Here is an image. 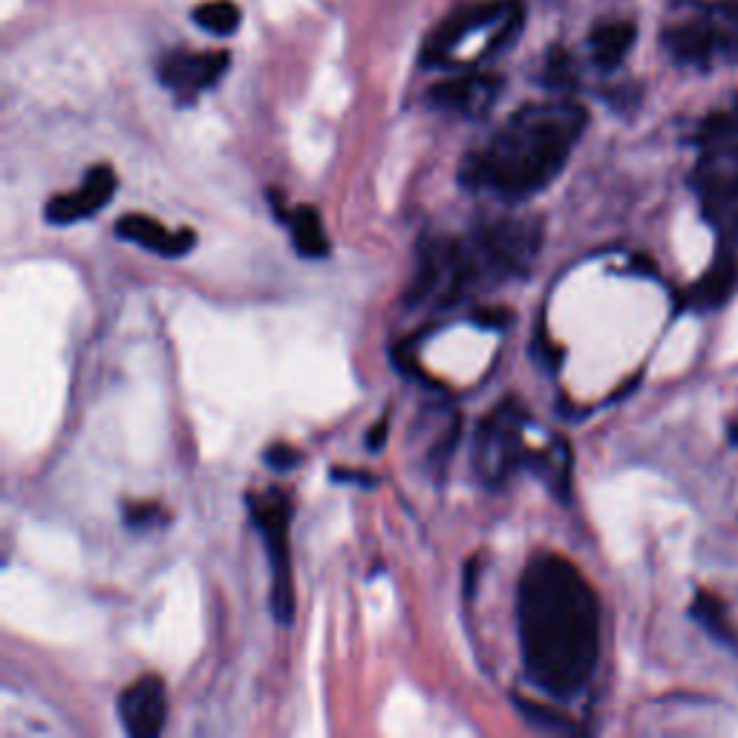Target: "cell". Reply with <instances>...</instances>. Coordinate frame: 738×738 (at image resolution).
<instances>
[{
    "instance_id": "obj_1",
    "label": "cell",
    "mask_w": 738,
    "mask_h": 738,
    "mask_svg": "<svg viewBox=\"0 0 738 738\" xmlns=\"http://www.w3.org/2000/svg\"><path fill=\"white\" fill-rule=\"evenodd\" d=\"M516 629L525 675L554 698H574L601 655V603L577 565L536 554L520 577Z\"/></svg>"
},
{
    "instance_id": "obj_2",
    "label": "cell",
    "mask_w": 738,
    "mask_h": 738,
    "mask_svg": "<svg viewBox=\"0 0 738 738\" xmlns=\"http://www.w3.org/2000/svg\"><path fill=\"white\" fill-rule=\"evenodd\" d=\"M586 124L588 113L574 102L525 104L462 162L459 180L502 203H525L563 174Z\"/></svg>"
},
{
    "instance_id": "obj_3",
    "label": "cell",
    "mask_w": 738,
    "mask_h": 738,
    "mask_svg": "<svg viewBox=\"0 0 738 738\" xmlns=\"http://www.w3.org/2000/svg\"><path fill=\"white\" fill-rule=\"evenodd\" d=\"M543 248V223L536 217H496L473 225L462 237L424 239L407 300L439 309L511 280H522Z\"/></svg>"
},
{
    "instance_id": "obj_4",
    "label": "cell",
    "mask_w": 738,
    "mask_h": 738,
    "mask_svg": "<svg viewBox=\"0 0 738 738\" xmlns=\"http://www.w3.org/2000/svg\"><path fill=\"white\" fill-rule=\"evenodd\" d=\"M522 21H525V7L520 0H479V3L459 7L453 16L444 18L430 32L424 50H421V64H457L464 47H471L476 38H485L491 52L496 55L514 44Z\"/></svg>"
},
{
    "instance_id": "obj_5",
    "label": "cell",
    "mask_w": 738,
    "mask_h": 738,
    "mask_svg": "<svg viewBox=\"0 0 738 738\" xmlns=\"http://www.w3.org/2000/svg\"><path fill=\"white\" fill-rule=\"evenodd\" d=\"M248 516L260 534L263 549L271 572V615L277 623L289 626L295 617V586H291V560H289V522L291 505L286 493L268 488L263 493L246 496Z\"/></svg>"
},
{
    "instance_id": "obj_6",
    "label": "cell",
    "mask_w": 738,
    "mask_h": 738,
    "mask_svg": "<svg viewBox=\"0 0 738 738\" xmlns=\"http://www.w3.org/2000/svg\"><path fill=\"white\" fill-rule=\"evenodd\" d=\"M529 428V413L516 401H502L476 430L473 439V471L488 488H502L508 479L529 468L531 453L522 433Z\"/></svg>"
},
{
    "instance_id": "obj_7",
    "label": "cell",
    "mask_w": 738,
    "mask_h": 738,
    "mask_svg": "<svg viewBox=\"0 0 738 738\" xmlns=\"http://www.w3.org/2000/svg\"><path fill=\"white\" fill-rule=\"evenodd\" d=\"M693 182L704 214L727 243L724 252L738 260V136L707 142Z\"/></svg>"
},
{
    "instance_id": "obj_8",
    "label": "cell",
    "mask_w": 738,
    "mask_h": 738,
    "mask_svg": "<svg viewBox=\"0 0 738 738\" xmlns=\"http://www.w3.org/2000/svg\"><path fill=\"white\" fill-rule=\"evenodd\" d=\"M232 64L228 52H171L160 64V81L180 99H194L217 84Z\"/></svg>"
},
{
    "instance_id": "obj_9",
    "label": "cell",
    "mask_w": 738,
    "mask_h": 738,
    "mask_svg": "<svg viewBox=\"0 0 738 738\" xmlns=\"http://www.w3.org/2000/svg\"><path fill=\"white\" fill-rule=\"evenodd\" d=\"M116 188L119 180L113 167L110 165L90 167L79 191L52 196L50 203L44 205V219L50 225H75L81 223V219L95 217V214L113 199Z\"/></svg>"
},
{
    "instance_id": "obj_10",
    "label": "cell",
    "mask_w": 738,
    "mask_h": 738,
    "mask_svg": "<svg viewBox=\"0 0 738 738\" xmlns=\"http://www.w3.org/2000/svg\"><path fill=\"white\" fill-rule=\"evenodd\" d=\"M119 718L133 738H156L165 730L167 695L156 675H142L119 695Z\"/></svg>"
},
{
    "instance_id": "obj_11",
    "label": "cell",
    "mask_w": 738,
    "mask_h": 738,
    "mask_svg": "<svg viewBox=\"0 0 738 738\" xmlns=\"http://www.w3.org/2000/svg\"><path fill=\"white\" fill-rule=\"evenodd\" d=\"M502 93V79L500 75L488 73H471V75H457L442 84H435L430 90V104L448 113H457L464 119H482L491 113Z\"/></svg>"
},
{
    "instance_id": "obj_12",
    "label": "cell",
    "mask_w": 738,
    "mask_h": 738,
    "mask_svg": "<svg viewBox=\"0 0 738 738\" xmlns=\"http://www.w3.org/2000/svg\"><path fill=\"white\" fill-rule=\"evenodd\" d=\"M116 237L162 257H185L196 246L194 228H167L145 214H124L116 223Z\"/></svg>"
},
{
    "instance_id": "obj_13",
    "label": "cell",
    "mask_w": 738,
    "mask_h": 738,
    "mask_svg": "<svg viewBox=\"0 0 738 738\" xmlns=\"http://www.w3.org/2000/svg\"><path fill=\"white\" fill-rule=\"evenodd\" d=\"M664 47L680 64L707 66L716 52H721V38L713 12L693 21H680L664 30Z\"/></svg>"
},
{
    "instance_id": "obj_14",
    "label": "cell",
    "mask_w": 738,
    "mask_h": 738,
    "mask_svg": "<svg viewBox=\"0 0 738 738\" xmlns=\"http://www.w3.org/2000/svg\"><path fill=\"white\" fill-rule=\"evenodd\" d=\"M635 23L632 21H608L592 32V59L601 70H615L629 55L635 44Z\"/></svg>"
},
{
    "instance_id": "obj_15",
    "label": "cell",
    "mask_w": 738,
    "mask_h": 738,
    "mask_svg": "<svg viewBox=\"0 0 738 738\" xmlns=\"http://www.w3.org/2000/svg\"><path fill=\"white\" fill-rule=\"evenodd\" d=\"M283 223L291 228V243H295V252L300 257H306V260L329 257V239H326L324 223H320V214L311 205L295 208L283 217Z\"/></svg>"
},
{
    "instance_id": "obj_16",
    "label": "cell",
    "mask_w": 738,
    "mask_h": 738,
    "mask_svg": "<svg viewBox=\"0 0 738 738\" xmlns=\"http://www.w3.org/2000/svg\"><path fill=\"white\" fill-rule=\"evenodd\" d=\"M529 471H534L536 476L543 479L551 491L565 496L568 479H572V453H568L565 442H554L549 450H534V453H531Z\"/></svg>"
},
{
    "instance_id": "obj_17",
    "label": "cell",
    "mask_w": 738,
    "mask_h": 738,
    "mask_svg": "<svg viewBox=\"0 0 738 738\" xmlns=\"http://www.w3.org/2000/svg\"><path fill=\"white\" fill-rule=\"evenodd\" d=\"M736 280H738V260L732 254L721 252L716 266L709 268L707 277L695 286L693 300L698 306H718L721 300H727V295L732 291Z\"/></svg>"
},
{
    "instance_id": "obj_18",
    "label": "cell",
    "mask_w": 738,
    "mask_h": 738,
    "mask_svg": "<svg viewBox=\"0 0 738 738\" xmlns=\"http://www.w3.org/2000/svg\"><path fill=\"white\" fill-rule=\"evenodd\" d=\"M243 21L234 0H208L194 9V23L211 35H234Z\"/></svg>"
},
{
    "instance_id": "obj_19",
    "label": "cell",
    "mask_w": 738,
    "mask_h": 738,
    "mask_svg": "<svg viewBox=\"0 0 738 738\" xmlns=\"http://www.w3.org/2000/svg\"><path fill=\"white\" fill-rule=\"evenodd\" d=\"M693 615H695V621L701 623L704 629L709 632V635L716 637V640H721V644H730V646L736 644V635H732L727 608H724V603L718 601V597H713L709 592L695 594Z\"/></svg>"
},
{
    "instance_id": "obj_20",
    "label": "cell",
    "mask_w": 738,
    "mask_h": 738,
    "mask_svg": "<svg viewBox=\"0 0 738 738\" xmlns=\"http://www.w3.org/2000/svg\"><path fill=\"white\" fill-rule=\"evenodd\" d=\"M516 707H520V713L525 716V721L534 724L536 730H545V732H577V727H574L568 718L557 716L554 709L543 707V704L536 701H522V698H516Z\"/></svg>"
},
{
    "instance_id": "obj_21",
    "label": "cell",
    "mask_w": 738,
    "mask_h": 738,
    "mask_svg": "<svg viewBox=\"0 0 738 738\" xmlns=\"http://www.w3.org/2000/svg\"><path fill=\"white\" fill-rule=\"evenodd\" d=\"M124 522H127V529H133V531L156 529V525L165 522V508L156 505V502H139V505H127L124 508Z\"/></svg>"
},
{
    "instance_id": "obj_22",
    "label": "cell",
    "mask_w": 738,
    "mask_h": 738,
    "mask_svg": "<svg viewBox=\"0 0 738 738\" xmlns=\"http://www.w3.org/2000/svg\"><path fill=\"white\" fill-rule=\"evenodd\" d=\"M300 459H304L300 457V450H295L291 444H283V442L271 444V448L263 453V462H266L268 468L277 473H286V471H291V468H297Z\"/></svg>"
},
{
    "instance_id": "obj_23",
    "label": "cell",
    "mask_w": 738,
    "mask_h": 738,
    "mask_svg": "<svg viewBox=\"0 0 738 738\" xmlns=\"http://www.w3.org/2000/svg\"><path fill=\"white\" fill-rule=\"evenodd\" d=\"M387 430H390V421L387 419H381L376 424V428L369 430L367 433V448L369 450H381L385 448V442H387Z\"/></svg>"
},
{
    "instance_id": "obj_24",
    "label": "cell",
    "mask_w": 738,
    "mask_h": 738,
    "mask_svg": "<svg viewBox=\"0 0 738 738\" xmlns=\"http://www.w3.org/2000/svg\"><path fill=\"white\" fill-rule=\"evenodd\" d=\"M335 479H340V482H361L363 488L372 485V476H367V473H352V471H335L332 473Z\"/></svg>"
}]
</instances>
